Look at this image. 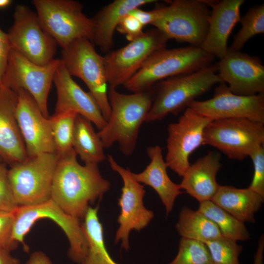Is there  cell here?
<instances>
[{
    "label": "cell",
    "mask_w": 264,
    "mask_h": 264,
    "mask_svg": "<svg viewBox=\"0 0 264 264\" xmlns=\"http://www.w3.org/2000/svg\"><path fill=\"white\" fill-rule=\"evenodd\" d=\"M214 60L200 47H165L151 55L123 86L133 93L147 91L160 81L194 72L212 64Z\"/></svg>",
    "instance_id": "cell-3"
},
{
    "label": "cell",
    "mask_w": 264,
    "mask_h": 264,
    "mask_svg": "<svg viewBox=\"0 0 264 264\" xmlns=\"http://www.w3.org/2000/svg\"><path fill=\"white\" fill-rule=\"evenodd\" d=\"M203 137V145L217 149L230 159L242 160L264 145V123L247 118L212 120Z\"/></svg>",
    "instance_id": "cell-9"
},
{
    "label": "cell",
    "mask_w": 264,
    "mask_h": 264,
    "mask_svg": "<svg viewBox=\"0 0 264 264\" xmlns=\"http://www.w3.org/2000/svg\"><path fill=\"white\" fill-rule=\"evenodd\" d=\"M78 114L67 111L49 117L55 154L59 157L74 150L73 137L75 122Z\"/></svg>",
    "instance_id": "cell-30"
},
{
    "label": "cell",
    "mask_w": 264,
    "mask_h": 264,
    "mask_svg": "<svg viewBox=\"0 0 264 264\" xmlns=\"http://www.w3.org/2000/svg\"><path fill=\"white\" fill-rule=\"evenodd\" d=\"M249 156L253 162L254 174L248 188L264 198V145L255 149Z\"/></svg>",
    "instance_id": "cell-35"
},
{
    "label": "cell",
    "mask_w": 264,
    "mask_h": 264,
    "mask_svg": "<svg viewBox=\"0 0 264 264\" xmlns=\"http://www.w3.org/2000/svg\"><path fill=\"white\" fill-rule=\"evenodd\" d=\"M17 92L16 116L28 157L55 153L49 117L44 115L29 92L23 89Z\"/></svg>",
    "instance_id": "cell-18"
},
{
    "label": "cell",
    "mask_w": 264,
    "mask_h": 264,
    "mask_svg": "<svg viewBox=\"0 0 264 264\" xmlns=\"http://www.w3.org/2000/svg\"><path fill=\"white\" fill-rule=\"evenodd\" d=\"M221 157L218 152H209L190 164L179 186L199 202L211 200L220 185L216 176L221 167Z\"/></svg>",
    "instance_id": "cell-22"
},
{
    "label": "cell",
    "mask_w": 264,
    "mask_h": 264,
    "mask_svg": "<svg viewBox=\"0 0 264 264\" xmlns=\"http://www.w3.org/2000/svg\"><path fill=\"white\" fill-rule=\"evenodd\" d=\"M25 264H52L49 257L41 251L32 253Z\"/></svg>",
    "instance_id": "cell-40"
},
{
    "label": "cell",
    "mask_w": 264,
    "mask_h": 264,
    "mask_svg": "<svg viewBox=\"0 0 264 264\" xmlns=\"http://www.w3.org/2000/svg\"><path fill=\"white\" fill-rule=\"evenodd\" d=\"M198 210L216 224L222 236L236 241L250 239V233L244 223L212 201L199 202Z\"/></svg>",
    "instance_id": "cell-29"
},
{
    "label": "cell",
    "mask_w": 264,
    "mask_h": 264,
    "mask_svg": "<svg viewBox=\"0 0 264 264\" xmlns=\"http://www.w3.org/2000/svg\"><path fill=\"white\" fill-rule=\"evenodd\" d=\"M15 212L0 211V247L9 252L18 246L12 240Z\"/></svg>",
    "instance_id": "cell-36"
},
{
    "label": "cell",
    "mask_w": 264,
    "mask_h": 264,
    "mask_svg": "<svg viewBox=\"0 0 264 264\" xmlns=\"http://www.w3.org/2000/svg\"><path fill=\"white\" fill-rule=\"evenodd\" d=\"M107 159L111 169L118 173L123 182L118 203L120 208L117 219L119 226L114 242L117 243L121 241V246L128 251L130 232L133 230L140 231L146 227L154 218V214L144 206V186L134 179L130 169L120 165L111 155H108Z\"/></svg>",
    "instance_id": "cell-14"
},
{
    "label": "cell",
    "mask_w": 264,
    "mask_h": 264,
    "mask_svg": "<svg viewBox=\"0 0 264 264\" xmlns=\"http://www.w3.org/2000/svg\"><path fill=\"white\" fill-rule=\"evenodd\" d=\"M243 0H211L208 29L200 48L221 59L227 52L229 36L240 21V8Z\"/></svg>",
    "instance_id": "cell-21"
},
{
    "label": "cell",
    "mask_w": 264,
    "mask_h": 264,
    "mask_svg": "<svg viewBox=\"0 0 264 264\" xmlns=\"http://www.w3.org/2000/svg\"><path fill=\"white\" fill-rule=\"evenodd\" d=\"M147 153L150 163L142 172L132 173V176L138 182L148 185L155 191L168 215L173 210L176 199L183 192L179 185L173 182L167 174L168 167L163 159L161 147L158 145L149 147Z\"/></svg>",
    "instance_id": "cell-23"
},
{
    "label": "cell",
    "mask_w": 264,
    "mask_h": 264,
    "mask_svg": "<svg viewBox=\"0 0 264 264\" xmlns=\"http://www.w3.org/2000/svg\"><path fill=\"white\" fill-rule=\"evenodd\" d=\"M169 39L156 28L144 32L125 46L104 57L108 83L116 88L124 85L156 51L166 47Z\"/></svg>",
    "instance_id": "cell-13"
},
{
    "label": "cell",
    "mask_w": 264,
    "mask_h": 264,
    "mask_svg": "<svg viewBox=\"0 0 264 264\" xmlns=\"http://www.w3.org/2000/svg\"><path fill=\"white\" fill-rule=\"evenodd\" d=\"M73 150L59 157L55 169L51 199L66 213L83 220L89 204L101 199L110 183L103 177L98 164L81 165Z\"/></svg>",
    "instance_id": "cell-1"
},
{
    "label": "cell",
    "mask_w": 264,
    "mask_h": 264,
    "mask_svg": "<svg viewBox=\"0 0 264 264\" xmlns=\"http://www.w3.org/2000/svg\"><path fill=\"white\" fill-rule=\"evenodd\" d=\"M58 159L55 153L42 154L11 166L8 177L19 207L38 204L51 199Z\"/></svg>",
    "instance_id": "cell-8"
},
{
    "label": "cell",
    "mask_w": 264,
    "mask_h": 264,
    "mask_svg": "<svg viewBox=\"0 0 264 264\" xmlns=\"http://www.w3.org/2000/svg\"><path fill=\"white\" fill-rule=\"evenodd\" d=\"M0 264H20V262L13 257L10 252L0 247Z\"/></svg>",
    "instance_id": "cell-41"
},
{
    "label": "cell",
    "mask_w": 264,
    "mask_h": 264,
    "mask_svg": "<svg viewBox=\"0 0 264 264\" xmlns=\"http://www.w3.org/2000/svg\"><path fill=\"white\" fill-rule=\"evenodd\" d=\"M11 0H0V8H3L8 6L12 3Z\"/></svg>",
    "instance_id": "cell-43"
},
{
    "label": "cell",
    "mask_w": 264,
    "mask_h": 264,
    "mask_svg": "<svg viewBox=\"0 0 264 264\" xmlns=\"http://www.w3.org/2000/svg\"><path fill=\"white\" fill-rule=\"evenodd\" d=\"M154 95V91L150 89L126 94L109 87L111 113L105 126L98 132L104 148H109L117 142L124 155L133 153L140 126L146 120Z\"/></svg>",
    "instance_id": "cell-2"
},
{
    "label": "cell",
    "mask_w": 264,
    "mask_h": 264,
    "mask_svg": "<svg viewBox=\"0 0 264 264\" xmlns=\"http://www.w3.org/2000/svg\"><path fill=\"white\" fill-rule=\"evenodd\" d=\"M48 219L57 224L66 235L69 242V258L80 264L87 253L88 242L80 220L66 213L51 199L29 206H19L15 211L12 240L21 243L25 252L29 250L24 238L33 225L39 220Z\"/></svg>",
    "instance_id": "cell-5"
},
{
    "label": "cell",
    "mask_w": 264,
    "mask_h": 264,
    "mask_svg": "<svg viewBox=\"0 0 264 264\" xmlns=\"http://www.w3.org/2000/svg\"><path fill=\"white\" fill-rule=\"evenodd\" d=\"M167 6H164L151 11H146L137 8L131 11L129 14L137 18L145 26L148 24H151L154 22L162 18L167 11Z\"/></svg>",
    "instance_id": "cell-38"
},
{
    "label": "cell",
    "mask_w": 264,
    "mask_h": 264,
    "mask_svg": "<svg viewBox=\"0 0 264 264\" xmlns=\"http://www.w3.org/2000/svg\"><path fill=\"white\" fill-rule=\"evenodd\" d=\"M91 122L78 114L75 122L73 148L85 164H96L107 159L101 140Z\"/></svg>",
    "instance_id": "cell-26"
},
{
    "label": "cell",
    "mask_w": 264,
    "mask_h": 264,
    "mask_svg": "<svg viewBox=\"0 0 264 264\" xmlns=\"http://www.w3.org/2000/svg\"><path fill=\"white\" fill-rule=\"evenodd\" d=\"M11 50L8 34L0 28V83L6 69Z\"/></svg>",
    "instance_id": "cell-39"
},
{
    "label": "cell",
    "mask_w": 264,
    "mask_h": 264,
    "mask_svg": "<svg viewBox=\"0 0 264 264\" xmlns=\"http://www.w3.org/2000/svg\"><path fill=\"white\" fill-rule=\"evenodd\" d=\"M19 207L8 177V169L0 163V211L13 212Z\"/></svg>",
    "instance_id": "cell-34"
},
{
    "label": "cell",
    "mask_w": 264,
    "mask_h": 264,
    "mask_svg": "<svg viewBox=\"0 0 264 264\" xmlns=\"http://www.w3.org/2000/svg\"><path fill=\"white\" fill-rule=\"evenodd\" d=\"M242 27L234 37L229 49L240 51L245 44L256 35L264 33V4L254 6L248 9L240 21Z\"/></svg>",
    "instance_id": "cell-31"
},
{
    "label": "cell",
    "mask_w": 264,
    "mask_h": 264,
    "mask_svg": "<svg viewBox=\"0 0 264 264\" xmlns=\"http://www.w3.org/2000/svg\"><path fill=\"white\" fill-rule=\"evenodd\" d=\"M32 2L42 26L62 49L80 38L91 42L93 21L83 13L80 2L73 0H33Z\"/></svg>",
    "instance_id": "cell-6"
},
{
    "label": "cell",
    "mask_w": 264,
    "mask_h": 264,
    "mask_svg": "<svg viewBox=\"0 0 264 264\" xmlns=\"http://www.w3.org/2000/svg\"><path fill=\"white\" fill-rule=\"evenodd\" d=\"M98 206H89L81 224L88 247L80 264H119L112 259L106 248L103 225L98 216Z\"/></svg>",
    "instance_id": "cell-27"
},
{
    "label": "cell",
    "mask_w": 264,
    "mask_h": 264,
    "mask_svg": "<svg viewBox=\"0 0 264 264\" xmlns=\"http://www.w3.org/2000/svg\"><path fill=\"white\" fill-rule=\"evenodd\" d=\"M216 65L219 75L232 93L242 96L264 93V66L260 58L228 48Z\"/></svg>",
    "instance_id": "cell-17"
},
{
    "label": "cell",
    "mask_w": 264,
    "mask_h": 264,
    "mask_svg": "<svg viewBox=\"0 0 264 264\" xmlns=\"http://www.w3.org/2000/svg\"><path fill=\"white\" fill-rule=\"evenodd\" d=\"M188 108L212 120L247 118L264 123V93L251 96L237 95L224 82L216 87L212 98L195 100Z\"/></svg>",
    "instance_id": "cell-16"
},
{
    "label": "cell",
    "mask_w": 264,
    "mask_h": 264,
    "mask_svg": "<svg viewBox=\"0 0 264 264\" xmlns=\"http://www.w3.org/2000/svg\"><path fill=\"white\" fill-rule=\"evenodd\" d=\"M169 264H214L204 242L181 238L178 253Z\"/></svg>",
    "instance_id": "cell-32"
},
{
    "label": "cell",
    "mask_w": 264,
    "mask_h": 264,
    "mask_svg": "<svg viewBox=\"0 0 264 264\" xmlns=\"http://www.w3.org/2000/svg\"><path fill=\"white\" fill-rule=\"evenodd\" d=\"M18 92L0 83V157L11 166L28 158L18 124Z\"/></svg>",
    "instance_id": "cell-20"
},
{
    "label": "cell",
    "mask_w": 264,
    "mask_h": 264,
    "mask_svg": "<svg viewBox=\"0 0 264 264\" xmlns=\"http://www.w3.org/2000/svg\"><path fill=\"white\" fill-rule=\"evenodd\" d=\"M13 18L7 33L11 49L38 65L52 61L58 44L44 29L37 13L26 5L18 4Z\"/></svg>",
    "instance_id": "cell-11"
},
{
    "label": "cell",
    "mask_w": 264,
    "mask_h": 264,
    "mask_svg": "<svg viewBox=\"0 0 264 264\" xmlns=\"http://www.w3.org/2000/svg\"><path fill=\"white\" fill-rule=\"evenodd\" d=\"M211 64L193 73L173 76L161 81L145 122L161 120L167 115H177L198 97L223 82Z\"/></svg>",
    "instance_id": "cell-4"
},
{
    "label": "cell",
    "mask_w": 264,
    "mask_h": 264,
    "mask_svg": "<svg viewBox=\"0 0 264 264\" xmlns=\"http://www.w3.org/2000/svg\"><path fill=\"white\" fill-rule=\"evenodd\" d=\"M156 1L154 0H115L102 8L92 18L91 42L103 52H109L113 45V36L122 18L131 11Z\"/></svg>",
    "instance_id": "cell-24"
},
{
    "label": "cell",
    "mask_w": 264,
    "mask_h": 264,
    "mask_svg": "<svg viewBox=\"0 0 264 264\" xmlns=\"http://www.w3.org/2000/svg\"><path fill=\"white\" fill-rule=\"evenodd\" d=\"M144 26L137 18L128 13L122 18L116 30L125 35L126 39L131 42L143 34Z\"/></svg>",
    "instance_id": "cell-37"
},
{
    "label": "cell",
    "mask_w": 264,
    "mask_h": 264,
    "mask_svg": "<svg viewBox=\"0 0 264 264\" xmlns=\"http://www.w3.org/2000/svg\"><path fill=\"white\" fill-rule=\"evenodd\" d=\"M264 198L248 188L220 185L211 201L238 220L254 223V215L260 209Z\"/></svg>",
    "instance_id": "cell-25"
},
{
    "label": "cell",
    "mask_w": 264,
    "mask_h": 264,
    "mask_svg": "<svg viewBox=\"0 0 264 264\" xmlns=\"http://www.w3.org/2000/svg\"><path fill=\"white\" fill-rule=\"evenodd\" d=\"M264 250V237L262 235L258 241L257 249L254 256L253 264H263V255Z\"/></svg>",
    "instance_id": "cell-42"
},
{
    "label": "cell",
    "mask_w": 264,
    "mask_h": 264,
    "mask_svg": "<svg viewBox=\"0 0 264 264\" xmlns=\"http://www.w3.org/2000/svg\"><path fill=\"white\" fill-rule=\"evenodd\" d=\"M176 228L182 238L205 243L222 236L217 226L198 210L184 206L181 210Z\"/></svg>",
    "instance_id": "cell-28"
},
{
    "label": "cell",
    "mask_w": 264,
    "mask_h": 264,
    "mask_svg": "<svg viewBox=\"0 0 264 264\" xmlns=\"http://www.w3.org/2000/svg\"><path fill=\"white\" fill-rule=\"evenodd\" d=\"M53 82L57 92L54 114L74 111L88 119L99 130L105 126L107 121L95 99L89 92L85 91L74 81L62 61Z\"/></svg>",
    "instance_id": "cell-19"
},
{
    "label": "cell",
    "mask_w": 264,
    "mask_h": 264,
    "mask_svg": "<svg viewBox=\"0 0 264 264\" xmlns=\"http://www.w3.org/2000/svg\"><path fill=\"white\" fill-rule=\"evenodd\" d=\"M61 60L72 76L81 79L86 84L107 121L111 108L104 57L96 52L89 40L83 38L62 49Z\"/></svg>",
    "instance_id": "cell-7"
},
{
    "label": "cell",
    "mask_w": 264,
    "mask_h": 264,
    "mask_svg": "<svg viewBox=\"0 0 264 264\" xmlns=\"http://www.w3.org/2000/svg\"><path fill=\"white\" fill-rule=\"evenodd\" d=\"M204 243L214 264H240L242 247L237 241L222 236Z\"/></svg>",
    "instance_id": "cell-33"
},
{
    "label": "cell",
    "mask_w": 264,
    "mask_h": 264,
    "mask_svg": "<svg viewBox=\"0 0 264 264\" xmlns=\"http://www.w3.org/2000/svg\"><path fill=\"white\" fill-rule=\"evenodd\" d=\"M208 0H175L164 16L151 24L169 39L200 47L207 33L211 14Z\"/></svg>",
    "instance_id": "cell-10"
},
{
    "label": "cell",
    "mask_w": 264,
    "mask_h": 264,
    "mask_svg": "<svg viewBox=\"0 0 264 264\" xmlns=\"http://www.w3.org/2000/svg\"><path fill=\"white\" fill-rule=\"evenodd\" d=\"M2 160L1 158L0 157V163H1V161H2Z\"/></svg>",
    "instance_id": "cell-44"
},
{
    "label": "cell",
    "mask_w": 264,
    "mask_h": 264,
    "mask_svg": "<svg viewBox=\"0 0 264 264\" xmlns=\"http://www.w3.org/2000/svg\"><path fill=\"white\" fill-rule=\"evenodd\" d=\"M212 120L187 108L176 122L169 124L165 161L178 176L189 167L191 154L203 145L204 130Z\"/></svg>",
    "instance_id": "cell-15"
},
{
    "label": "cell",
    "mask_w": 264,
    "mask_h": 264,
    "mask_svg": "<svg viewBox=\"0 0 264 264\" xmlns=\"http://www.w3.org/2000/svg\"><path fill=\"white\" fill-rule=\"evenodd\" d=\"M61 60L54 59L45 65H37L11 49L1 83L18 92L23 89L33 97L44 115L48 118L47 99L55 72Z\"/></svg>",
    "instance_id": "cell-12"
}]
</instances>
